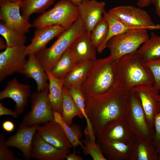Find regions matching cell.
<instances>
[{
	"label": "cell",
	"instance_id": "cell-44",
	"mask_svg": "<svg viewBox=\"0 0 160 160\" xmlns=\"http://www.w3.org/2000/svg\"><path fill=\"white\" fill-rule=\"evenodd\" d=\"M76 5L78 6L82 2L86 0H69Z\"/></svg>",
	"mask_w": 160,
	"mask_h": 160
},
{
	"label": "cell",
	"instance_id": "cell-43",
	"mask_svg": "<svg viewBox=\"0 0 160 160\" xmlns=\"http://www.w3.org/2000/svg\"><path fill=\"white\" fill-rule=\"evenodd\" d=\"M151 3L150 0H138L137 5L142 8L148 6Z\"/></svg>",
	"mask_w": 160,
	"mask_h": 160
},
{
	"label": "cell",
	"instance_id": "cell-9",
	"mask_svg": "<svg viewBox=\"0 0 160 160\" xmlns=\"http://www.w3.org/2000/svg\"><path fill=\"white\" fill-rule=\"evenodd\" d=\"M48 87L33 93L31 97V108L24 116L20 124L26 126L45 124L53 119L54 114L49 103Z\"/></svg>",
	"mask_w": 160,
	"mask_h": 160
},
{
	"label": "cell",
	"instance_id": "cell-20",
	"mask_svg": "<svg viewBox=\"0 0 160 160\" xmlns=\"http://www.w3.org/2000/svg\"><path fill=\"white\" fill-rule=\"evenodd\" d=\"M91 33L86 32L77 38L69 47L76 63L96 59L97 49L91 42Z\"/></svg>",
	"mask_w": 160,
	"mask_h": 160
},
{
	"label": "cell",
	"instance_id": "cell-33",
	"mask_svg": "<svg viewBox=\"0 0 160 160\" xmlns=\"http://www.w3.org/2000/svg\"><path fill=\"white\" fill-rule=\"evenodd\" d=\"M0 34L5 39L7 47L25 46L26 39L25 34L10 28L2 21L0 23Z\"/></svg>",
	"mask_w": 160,
	"mask_h": 160
},
{
	"label": "cell",
	"instance_id": "cell-10",
	"mask_svg": "<svg viewBox=\"0 0 160 160\" xmlns=\"http://www.w3.org/2000/svg\"><path fill=\"white\" fill-rule=\"evenodd\" d=\"M98 142L120 141L129 143L134 139V135L124 116L107 122L97 135Z\"/></svg>",
	"mask_w": 160,
	"mask_h": 160
},
{
	"label": "cell",
	"instance_id": "cell-3",
	"mask_svg": "<svg viewBox=\"0 0 160 160\" xmlns=\"http://www.w3.org/2000/svg\"><path fill=\"white\" fill-rule=\"evenodd\" d=\"M117 81L116 61L109 55L94 60L90 72L80 89L85 99L107 92Z\"/></svg>",
	"mask_w": 160,
	"mask_h": 160
},
{
	"label": "cell",
	"instance_id": "cell-32",
	"mask_svg": "<svg viewBox=\"0 0 160 160\" xmlns=\"http://www.w3.org/2000/svg\"><path fill=\"white\" fill-rule=\"evenodd\" d=\"M55 0H23L20 9L21 15L25 18L28 20L33 13L44 12L52 4Z\"/></svg>",
	"mask_w": 160,
	"mask_h": 160
},
{
	"label": "cell",
	"instance_id": "cell-18",
	"mask_svg": "<svg viewBox=\"0 0 160 160\" xmlns=\"http://www.w3.org/2000/svg\"><path fill=\"white\" fill-rule=\"evenodd\" d=\"M41 126L37 130L42 138L56 147L70 149L72 146L61 126L53 119Z\"/></svg>",
	"mask_w": 160,
	"mask_h": 160
},
{
	"label": "cell",
	"instance_id": "cell-5",
	"mask_svg": "<svg viewBox=\"0 0 160 160\" xmlns=\"http://www.w3.org/2000/svg\"><path fill=\"white\" fill-rule=\"evenodd\" d=\"M79 17L78 7L69 0H60L48 11L36 18L32 24L35 28L57 25L66 30Z\"/></svg>",
	"mask_w": 160,
	"mask_h": 160
},
{
	"label": "cell",
	"instance_id": "cell-22",
	"mask_svg": "<svg viewBox=\"0 0 160 160\" xmlns=\"http://www.w3.org/2000/svg\"><path fill=\"white\" fill-rule=\"evenodd\" d=\"M133 143V140L128 143L116 141L97 143L107 160H130Z\"/></svg>",
	"mask_w": 160,
	"mask_h": 160
},
{
	"label": "cell",
	"instance_id": "cell-46",
	"mask_svg": "<svg viewBox=\"0 0 160 160\" xmlns=\"http://www.w3.org/2000/svg\"><path fill=\"white\" fill-rule=\"evenodd\" d=\"M3 0H0V1H3Z\"/></svg>",
	"mask_w": 160,
	"mask_h": 160
},
{
	"label": "cell",
	"instance_id": "cell-41",
	"mask_svg": "<svg viewBox=\"0 0 160 160\" xmlns=\"http://www.w3.org/2000/svg\"><path fill=\"white\" fill-rule=\"evenodd\" d=\"M150 1L154 5L156 14L160 17V0H150Z\"/></svg>",
	"mask_w": 160,
	"mask_h": 160
},
{
	"label": "cell",
	"instance_id": "cell-34",
	"mask_svg": "<svg viewBox=\"0 0 160 160\" xmlns=\"http://www.w3.org/2000/svg\"><path fill=\"white\" fill-rule=\"evenodd\" d=\"M108 22L103 16L91 31L90 34L91 42L97 49L106 39L108 33Z\"/></svg>",
	"mask_w": 160,
	"mask_h": 160
},
{
	"label": "cell",
	"instance_id": "cell-17",
	"mask_svg": "<svg viewBox=\"0 0 160 160\" xmlns=\"http://www.w3.org/2000/svg\"><path fill=\"white\" fill-rule=\"evenodd\" d=\"M105 3L96 0H86L78 6L79 16L86 32H91L103 16Z\"/></svg>",
	"mask_w": 160,
	"mask_h": 160
},
{
	"label": "cell",
	"instance_id": "cell-25",
	"mask_svg": "<svg viewBox=\"0 0 160 160\" xmlns=\"http://www.w3.org/2000/svg\"><path fill=\"white\" fill-rule=\"evenodd\" d=\"M45 71L49 82L48 97L49 103L53 111L61 114L64 78H57L50 71Z\"/></svg>",
	"mask_w": 160,
	"mask_h": 160
},
{
	"label": "cell",
	"instance_id": "cell-14",
	"mask_svg": "<svg viewBox=\"0 0 160 160\" xmlns=\"http://www.w3.org/2000/svg\"><path fill=\"white\" fill-rule=\"evenodd\" d=\"M39 126V124L26 126L20 124L16 133L6 140V145L18 148L25 159L29 160L31 158L33 137Z\"/></svg>",
	"mask_w": 160,
	"mask_h": 160
},
{
	"label": "cell",
	"instance_id": "cell-30",
	"mask_svg": "<svg viewBox=\"0 0 160 160\" xmlns=\"http://www.w3.org/2000/svg\"><path fill=\"white\" fill-rule=\"evenodd\" d=\"M69 48L68 49L50 71L55 77L64 78L72 70L76 64Z\"/></svg>",
	"mask_w": 160,
	"mask_h": 160
},
{
	"label": "cell",
	"instance_id": "cell-16",
	"mask_svg": "<svg viewBox=\"0 0 160 160\" xmlns=\"http://www.w3.org/2000/svg\"><path fill=\"white\" fill-rule=\"evenodd\" d=\"M70 149L58 148L45 141L37 131L34 136L31 158L39 160H63L66 159Z\"/></svg>",
	"mask_w": 160,
	"mask_h": 160
},
{
	"label": "cell",
	"instance_id": "cell-11",
	"mask_svg": "<svg viewBox=\"0 0 160 160\" xmlns=\"http://www.w3.org/2000/svg\"><path fill=\"white\" fill-rule=\"evenodd\" d=\"M25 46L7 47L0 53V81L15 73H21L26 63Z\"/></svg>",
	"mask_w": 160,
	"mask_h": 160
},
{
	"label": "cell",
	"instance_id": "cell-1",
	"mask_svg": "<svg viewBox=\"0 0 160 160\" xmlns=\"http://www.w3.org/2000/svg\"><path fill=\"white\" fill-rule=\"evenodd\" d=\"M129 92L117 81L107 92L85 99L86 111L95 136L107 122L124 116Z\"/></svg>",
	"mask_w": 160,
	"mask_h": 160
},
{
	"label": "cell",
	"instance_id": "cell-4",
	"mask_svg": "<svg viewBox=\"0 0 160 160\" xmlns=\"http://www.w3.org/2000/svg\"><path fill=\"white\" fill-rule=\"evenodd\" d=\"M86 32L83 23L79 16L69 28L59 35L51 47H45L35 54L45 71H50L72 43Z\"/></svg>",
	"mask_w": 160,
	"mask_h": 160
},
{
	"label": "cell",
	"instance_id": "cell-45",
	"mask_svg": "<svg viewBox=\"0 0 160 160\" xmlns=\"http://www.w3.org/2000/svg\"><path fill=\"white\" fill-rule=\"evenodd\" d=\"M10 1L12 2H17L20 1H21L23 0H9Z\"/></svg>",
	"mask_w": 160,
	"mask_h": 160
},
{
	"label": "cell",
	"instance_id": "cell-7",
	"mask_svg": "<svg viewBox=\"0 0 160 160\" xmlns=\"http://www.w3.org/2000/svg\"><path fill=\"white\" fill-rule=\"evenodd\" d=\"M149 37L147 30L132 29L111 38L106 47L110 51L109 55L116 61L123 56L135 52Z\"/></svg>",
	"mask_w": 160,
	"mask_h": 160
},
{
	"label": "cell",
	"instance_id": "cell-26",
	"mask_svg": "<svg viewBox=\"0 0 160 160\" xmlns=\"http://www.w3.org/2000/svg\"><path fill=\"white\" fill-rule=\"evenodd\" d=\"M135 53L145 63L160 58V36L152 32L150 37Z\"/></svg>",
	"mask_w": 160,
	"mask_h": 160
},
{
	"label": "cell",
	"instance_id": "cell-42",
	"mask_svg": "<svg viewBox=\"0 0 160 160\" xmlns=\"http://www.w3.org/2000/svg\"><path fill=\"white\" fill-rule=\"evenodd\" d=\"M67 160H82L83 158L81 156L77 155L75 152L69 153L66 156Z\"/></svg>",
	"mask_w": 160,
	"mask_h": 160
},
{
	"label": "cell",
	"instance_id": "cell-27",
	"mask_svg": "<svg viewBox=\"0 0 160 160\" xmlns=\"http://www.w3.org/2000/svg\"><path fill=\"white\" fill-rule=\"evenodd\" d=\"M103 16L108 24V31L107 37L103 43L97 49L98 53H101L106 47L108 41L112 37L124 33L130 30L136 29L130 27L120 20L109 12L105 11Z\"/></svg>",
	"mask_w": 160,
	"mask_h": 160
},
{
	"label": "cell",
	"instance_id": "cell-28",
	"mask_svg": "<svg viewBox=\"0 0 160 160\" xmlns=\"http://www.w3.org/2000/svg\"><path fill=\"white\" fill-rule=\"evenodd\" d=\"M62 116L68 126H70L73 118L78 116L82 118L84 116L67 89L63 87L62 104Z\"/></svg>",
	"mask_w": 160,
	"mask_h": 160
},
{
	"label": "cell",
	"instance_id": "cell-23",
	"mask_svg": "<svg viewBox=\"0 0 160 160\" xmlns=\"http://www.w3.org/2000/svg\"><path fill=\"white\" fill-rule=\"evenodd\" d=\"M158 154L153 139L144 138L134 135L130 160H158Z\"/></svg>",
	"mask_w": 160,
	"mask_h": 160
},
{
	"label": "cell",
	"instance_id": "cell-12",
	"mask_svg": "<svg viewBox=\"0 0 160 160\" xmlns=\"http://www.w3.org/2000/svg\"><path fill=\"white\" fill-rule=\"evenodd\" d=\"M21 1L12 2L9 0H4L0 1V19L9 27L25 34L32 25L28 20L25 18L20 14Z\"/></svg>",
	"mask_w": 160,
	"mask_h": 160
},
{
	"label": "cell",
	"instance_id": "cell-15",
	"mask_svg": "<svg viewBox=\"0 0 160 160\" xmlns=\"http://www.w3.org/2000/svg\"><path fill=\"white\" fill-rule=\"evenodd\" d=\"M29 85L19 83L16 78L8 82L6 88L0 92V100L9 98L16 103L15 111L18 115L21 114L26 106L30 95Z\"/></svg>",
	"mask_w": 160,
	"mask_h": 160
},
{
	"label": "cell",
	"instance_id": "cell-2",
	"mask_svg": "<svg viewBox=\"0 0 160 160\" xmlns=\"http://www.w3.org/2000/svg\"><path fill=\"white\" fill-rule=\"evenodd\" d=\"M116 70L117 81L121 87L127 92L139 85L154 84L151 70L135 52L116 61Z\"/></svg>",
	"mask_w": 160,
	"mask_h": 160
},
{
	"label": "cell",
	"instance_id": "cell-35",
	"mask_svg": "<svg viewBox=\"0 0 160 160\" xmlns=\"http://www.w3.org/2000/svg\"><path fill=\"white\" fill-rule=\"evenodd\" d=\"M84 145V148L83 149L84 154L89 155L93 160H107L104 155L100 147L97 143L91 141L89 138L82 141Z\"/></svg>",
	"mask_w": 160,
	"mask_h": 160
},
{
	"label": "cell",
	"instance_id": "cell-6",
	"mask_svg": "<svg viewBox=\"0 0 160 160\" xmlns=\"http://www.w3.org/2000/svg\"><path fill=\"white\" fill-rule=\"evenodd\" d=\"M124 117L135 135L144 138L153 139L155 128L148 124L140 99L132 89L129 92Z\"/></svg>",
	"mask_w": 160,
	"mask_h": 160
},
{
	"label": "cell",
	"instance_id": "cell-36",
	"mask_svg": "<svg viewBox=\"0 0 160 160\" xmlns=\"http://www.w3.org/2000/svg\"><path fill=\"white\" fill-rule=\"evenodd\" d=\"M147 66L151 70L154 80L153 85L160 91V58L145 62Z\"/></svg>",
	"mask_w": 160,
	"mask_h": 160
},
{
	"label": "cell",
	"instance_id": "cell-37",
	"mask_svg": "<svg viewBox=\"0 0 160 160\" xmlns=\"http://www.w3.org/2000/svg\"><path fill=\"white\" fill-rule=\"evenodd\" d=\"M4 135H0V160H20L15 157L12 151L8 148L6 145Z\"/></svg>",
	"mask_w": 160,
	"mask_h": 160
},
{
	"label": "cell",
	"instance_id": "cell-38",
	"mask_svg": "<svg viewBox=\"0 0 160 160\" xmlns=\"http://www.w3.org/2000/svg\"><path fill=\"white\" fill-rule=\"evenodd\" d=\"M159 99L160 103V93L159 95ZM154 126L155 133L153 140L158 153L159 160H160V111L155 117Z\"/></svg>",
	"mask_w": 160,
	"mask_h": 160
},
{
	"label": "cell",
	"instance_id": "cell-19",
	"mask_svg": "<svg viewBox=\"0 0 160 160\" xmlns=\"http://www.w3.org/2000/svg\"><path fill=\"white\" fill-rule=\"evenodd\" d=\"M65 30L57 25H50L36 28L31 43L25 46L26 55L36 54L46 47L47 44L53 38L60 35Z\"/></svg>",
	"mask_w": 160,
	"mask_h": 160
},
{
	"label": "cell",
	"instance_id": "cell-13",
	"mask_svg": "<svg viewBox=\"0 0 160 160\" xmlns=\"http://www.w3.org/2000/svg\"><path fill=\"white\" fill-rule=\"evenodd\" d=\"M139 96L149 125L154 127L156 116L160 111L159 90L153 84H143L132 89Z\"/></svg>",
	"mask_w": 160,
	"mask_h": 160
},
{
	"label": "cell",
	"instance_id": "cell-8",
	"mask_svg": "<svg viewBox=\"0 0 160 160\" xmlns=\"http://www.w3.org/2000/svg\"><path fill=\"white\" fill-rule=\"evenodd\" d=\"M122 22L136 29L152 30L160 29V25L156 24L148 13L140 8L129 5H120L108 11Z\"/></svg>",
	"mask_w": 160,
	"mask_h": 160
},
{
	"label": "cell",
	"instance_id": "cell-40",
	"mask_svg": "<svg viewBox=\"0 0 160 160\" xmlns=\"http://www.w3.org/2000/svg\"><path fill=\"white\" fill-rule=\"evenodd\" d=\"M2 126L4 130L7 132H12L15 128V125L14 123L9 120L4 121L2 123Z\"/></svg>",
	"mask_w": 160,
	"mask_h": 160
},
{
	"label": "cell",
	"instance_id": "cell-24",
	"mask_svg": "<svg viewBox=\"0 0 160 160\" xmlns=\"http://www.w3.org/2000/svg\"><path fill=\"white\" fill-rule=\"evenodd\" d=\"M93 61L87 60L76 63L64 78L63 87L67 89L80 88L90 72Z\"/></svg>",
	"mask_w": 160,
	"mask_h": 160
},
{
	"label": "cell",
	"instance_id": "cell-31",
	"mask_svg": "<svg viewBox=\"0 0 160 160\" xmlns=\"http://www.w3.org/2000/svg\"><path fill=\"white\" fill-rule=\"evenodd\" d=\"M67 89L85 119L87 126L84 131L85 134L88 136L91 141L96 142L95 135L86 111L85 99L80 88H71Z\"/></svg>",
	"mask_w": 160,
	"mask_h": 160
},
{
	"label": "cell",
	"instance_id": "cell-39",
	"mask_svg": "<svg viewBox=\"0 0 160 160\" xmlns=\"http://www.w3.org/2000/svg\"><path fill=\"white\" fill-rule=\"evenodd\" d=\"M8 115L12 116L14 118H16L18 115L14 111H13L5 107L2 103H0V116Z\"/></svg>",
	"mask_w": 160,
	"mask_h": 160
},
{
	"label": "cell",
	"instance_id": "cell-21",
	"mask_svg": "<svg viewBox=\"0 0 160 160\" xmlns=\"http://www.w3.org/2000/svg\"><path fill=\"white\" fill-rule=\"evenodd\" d=\"M28 55V58L20 73L34 80L37 85V92L41 91L48 87L47 76L35 55Z\"/></svg>",
	"mask_w": 160,
	"mask_h": 160
},
{
	"label": "cell",
	"instance_id": "cell-29",
	"mask_svg": "<svg viewBox=\"0 0 160 160\" xmlns=\"http://www.w3.org/2000/svg\"><path fill=\"white\" fill-rule=\"evenodd\" d=\"M53 113V120L62 127L72 147L75 148L79 146L83 149L85 147L82 141L80 140L82 133L80 127L76 124L68 125L63 119L60 113L54 111Z\"/></svg>",
	"mask_w": 160,
	"mask_h": 160
}]
</instances>
